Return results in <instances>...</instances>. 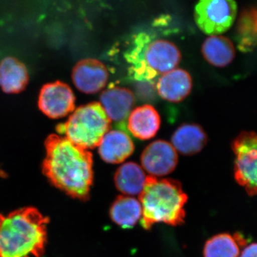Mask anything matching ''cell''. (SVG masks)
Masks as SVG:
<instances>
[{
    "instance_id": "1",
    "label": "cell",
    "mask_w": 257,
    "mask_h": 257,
    "mask_svg": "<svg viewBox=\"0 0 257 257\" xmlns=\"http://www.w3.org/2000/svg\"><path fill=\"white\" fill-rule=\"evenodd\" d=\"M45 147L42 172L50 183L74 199L87 200L94 179L91 152L57 135L47 138Z\"/></svg>"
},
{
    "instance_id": "2",
    "label": "cell",
    "mask_w": 257,
    "mask_h": 257,
    "mask_svg": "<svg viewBox=\"0 0 257 257\" xmlns=\"http://www.w3.org/2000/svg\"><path fill=\"white\" fill-rule=\"evenodd\" d=\"M49 222V218L33 207L0 214V257L43 256Z\"/></svg>"
},
{
    "instance_id": "3",
    "label": "cell",
    "mask_w": 257,
    "mask_h": 257,
    "mask_svg": "<svg viewBox=\"0 0 257 257\" xmlns=\"http://www.w3.org/2000/svg\"><path fill=\"white\" fill-rule=\"evenodd\" d=\"M187 194L177 181L171 179L147 177L140 202L143 208L142 224L150 229L157 223L179 226L185 219Z\"/></svg>"
},
{
    "instance_id": "4",
    "label": "cell",
    "mask_w": 257,
    "mask_h": 257,
    "mask_svg": "<svg viewBox=\"0 0 257 257\" xmlns=\"http://www.w3.org/2000/svg\"><path fill=\"white\" fill-rule=\"evenodd\" d=\"M182 59L180 51L168 40L154 39L150 35H138L126 53L132 78L150 82L176 69Z\"/></svg>"
},
{
    "instance_id": "5",
    "label": "cell",
    "mask_w": 257,
    "mask_h": 257,
    "mask_svg": "<svg viewBox=\"0 0 257 257\" xmlns=\"http://www.w3.org/2000/svg\"><path fill=\"white\" fill-rule=\"evenodd\" d=\"M110 126L111 120L100 103L92 102L77 108L57 130L74 145L88 150L99 146Z\"/></svg>"
},
{
    "instance_id": "6",
    "label": "cell",
    "mask_w": 257,
    "mask_h": 257,
    "mask_svg": "<svg viewBox=\"0 0 257 257\" xmlns=\"http://www.w3.org/2000/svg\"><path fill=\"white\" fill-rule=\"evenodd\" d=\"M234 178L249 196L257 195V133L243 132L232 143Z\"/></svg>"
},
{
    "instance_id": "7",
    "label": "cell",
    "mask_w": 257,
    "mask_h": 257,
    "mask_svg": "<svg viewBox=\"0 0 257 257\" xmlns=\"http://www.w3.org/2000/svg\"><path fill=\"white\" fill-rule=\"evenodd\" d=\"M237 14V5L231 0H202L195 7L194 19L204 33L218 36L227 31Z\"/></svg>"
},
{
    "instance_id": "8",
    "label": "cell",
    "mask_w": 257,
    "mask_h": 257,
    "mask_svg": "<svg viewBox=\"0 0 257 257\" xmlns=\"http://www.w3.org/2000/svg\"><path fill=\"white\" fill-rule=\"evenodd\" d=\"M75 96L65 83L45 84L40 91L39 106L44 114L52 119L64 117L74 111Z\"/></svg>"
},
{
    "instance_id": "9",
    "label": "cell",
    "mask_w": 257,
    "mask_h": 257,
    "mask_svg": "<svg viewBox=\"0 0 257 257\" xmlns=\"http://www.w3.org/2000/svg\"><path fill=\"white\" fill-rule=\"evenodd\" d=\"M141 163L144 170L151 177H164L175 170L178 163V155L170 143L157 140L144 150Z\"/></svg>"
},
{
    "instance_id": "10",
    "label": "cell",
    "mask_w": 257,
    "mask_h": 257,
    "mask_svg": "<svg viewBox=\"0 0 257 257\" xmlns=\"http://www.w3.org/2000/svg\"><path fill=\"white\" fill-rule=\"evenodd\" d=\"M109 73L100 61L84 59L76 64L72 71V80L75 87L85 94H95L107 83Z\"/></svg>"
},
{
    "instance_id": "11",
    "label": "cell",
    "mask_w": 257,
    "mask_h": 257,
    "mask_svg": "<svg viewBox=\"0 0 257 257\" xmlns=\"http://www.w3.org/2000/svg\"><path fill=\"white\" fill-rule=\"evenodd\" d=\"M157 88L159 95L162 99L170 102H180L192 91V77L187 71L175 69L161 76Z\"/></svg>"
},
{
    "instance_id": "12",
    "label": "cell",
    "mask_w": 257,
    "mask_h": 257,
    "mask_svg": "<svg viewBox=\"0 0 257 257\" xmlns=\"http://www.w3.org/2000/svg\"><path fill=\"white\" fill-rule=\"evenodd\" d=\"M100 104L110 120L121 122L127 119L131 113L135 96L126 88L112 87L101 93Z\"/></svg>"
},
{
    "instance_id": "13",
    "label": "cell",
    "mask_w": 257,
    "mask_h": 257,
    "mask_svg": "<svg viewBox=\"0 0 257 257\" xmlns=\"http://www.w3.org/2000/svg\"><path fill=\"white\" fill-rule=\"evenodd\" d=\"M98 147L101 158L109 164L121 163L135 151L133 140L119 130L108 132Z\"/></svg>"
},
{
    "instance_id": "14",
    "label": "cell",
    "mask_w": 257,
    "mask_h": 257,
    "mask_svg": "<svg viewBox=\"0 0 257 257\" xmlns=\"http://www.w3.org/2000/svg\"><path fill=\"white\" fill-rule=\"evenodd\" d=\"M160 115L151 105L139 106L130 113L128 128L135 138L147 140L154 138L160 127Z\"/></svg>"
},
{
    "instance_id": "15",
    "label": "cell",
    "mask_w": 257,
    "mask_h": 257,
    "mask_svg": "<svg viewBox=\"0 0 257 257\" xmlns=\"http://www.w3.org/2000/svg\"><path fill=\"white\" fill-rule=\"evenodd\" d=\"M172 143L176 151L191 156L202 151L207 145V135L199 125L184 124L173 134Z\"/></svg>"
},
{
    "instance_id": "16",
    "label": "cell",
    "mask_w": 257,
    "mask_h": 257,
    "mask_svg": "<svg viewBox=\"0 0 257 257\" xmlns=\"http://www.w3.org/2000/svg\"><path fill=\"white\" fill-rule=\"evenodd\" d=\"M28 72L23 62L8 57L0 62V87L8 94H17L28 85Z\"/></svg>"
},
{
    "instance_id": "17",
    "label": "cell",
    "mask_w": 257,
    "mask_h": 257,
    "mask_svg": "<svg viewBox=\"0 0 257 257\" xmlns=\"http://www.w3.org/2000/svg\"><path fill=\"white\" fill-rule=\"evenodd\" d=\"M146 180L145 171L135 162L124 164L115 172V186L124 196L140 195Z\"/></svg>"
},
{
    "instance_id": "18",
    "label": "cell",
    "mask_w": 257,
    "mask_h": 257,
    "mask_svg": "<svg viewBox=\"0 0 257 257\" xmlns=\"http://www.w3.org/2000/svg\"><path fill=\"white\" fill-rule=\"evenodd\" d=\"M109 216L111 220L121 227H133L143 216L141 203L135 198L119 196L111 204Z\"/></svg>"
},
{
    "instance_id": "19",
    "label": "cell",
    "mask_w": 257,
    "mask_h": 257,
    "mask_svg": "<svg viewBox=\"0 0 257 257\" xmlns=\"http://www.w3.org/2000/svg\"><path fill=\"white\" fill-rule=\"evenodd\" d=\"M202 53L211 65L224 67L234 60L235 49L229 39L218 35L206 39L202 45Z\"/></svg>"
},
{
    "instance_id": "20",
    "label": "cell",
    "mask_w": 257,
    "mask_h": 257,
    "mask_svg": "<svg viewBox=\"0 0 257 257\" xmlns=\"http://www.w3.org/2000/svg\"><path fill=\"white\" fill-rule=\"evenodd\" d=\"M246 243L239 234L227 233L216 234L210 238L204 246V257H239L240 247Z\"/></svg>"
},
{
    "instance_id": "21",
    "label": "cell",
    "mask_w": 257,
    "mask_h": 257,
    "mask_svg": "<svg viewBox=\"0 0 257 257\" xmlns=\"http://www.w3.org/2000/svg\"><path fill=\"white\" fill-rule=\"evenodd\" d=\"M236 42L242 52H249L257 46V8L243 10L236 27Z\"/></svg>"
},
{
    "instance_id": "22",
    "label": "cell",
    "mask_w": 257,
    "mask_h": 257,
    "mask_svg": "<svg viewBox=\"0 0 257 257\" xmlns=\"http://www.w3.org/2000/svg\"><path fill=\"white\" fill-rule=\"evenodd\" d=\"M239 257H257V243L246 246L240 253Z\"/></svg>"
}]
</instances>
